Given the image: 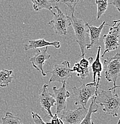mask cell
I'll list each match as a JSON object with an SVG mask.
<instances>
[{
  "label": "cell",
  "instance_id": "6da1fadb",
  "mask_svg": "<svg viewBox=\"0 0 120 124\" xmlns=\"http://www.w3.org/2000/svg\"><path fill=\"white\" fill-rule=\"evenodd\" d=\"M95 101L102 107L103 111L106 114L111 115L113 117L118 116L120 99L119 95L115 94V90L109 89L108 91H97L95 96Z\"/></svg>",
  "mask_w": 120,
  "mask_h": 124
},
{
  "label": "cell",
  "instance_id": "7a4b0ae2",
  "mask_svg": "<svg viewBox=\"0 0 120 124\" xmlns=\"http://www.w3.org/2000/svg\"><path fill=\"white\" fill-rule=\"evenodd\" d=\"M71 25L74 31L75 41L78 44L81 51V57H84L85 50L90 43V33L88 23L82 19L76 17L71 14Z\"/></svg>",
  "mask_w": 120,
  "mask_h": 124
},
{
  "label": "cell",
  "instance_id": "3957f363",
  "mask_svg": "<svg viewBox=\"0 0 120 124\" xmlns=\"http://www.w3.org/2000/svg\"><path fill=\"white\" fill-rule=\"evenodd\" d=\"M104 75L108 82H113V87L109 90H115L120 85H116V81L120 75V55L117 53L113 56L105 59L104 62Z\"/></svg>",
  "mask_w": 120,
  "mask_h": 124
},
{
  "label": "cell",
  "instance_id": "277c9868",
  "mask_svg": "<svg viewBox=\"0 0 120 124\" xmlns=\"http://www.w3.org/2000/svg\"><path fill=\"white\" fill-rule=\"evenodd\" d=\"M98 88L96 82H90L85 84H83L80 87L73 86L72 88L75 105H81L86 108L88 101L96 95Z\"/></svg>",
  "mask_w": 120,
  "mask_h": 124
},
{
  "label": "cell",
  "instance_id": "5b68a950",
  "mask_svg": "<svg viewBox=\"0 0 120 124\" xmlns=\"http://www.w3.org/2000/svg\"><path fill=\"white\" fill-rule=\"evenodd\" d=\"M55 8L56 9L57 13L53 12L52 10L50 11L53 15V18L48 24L52 27L56 34L58 35H66L68 28L71 25V17L61 11L58 6V4H56Z\"/></svg>",
  "mask_w": 120,
  "mask_h": 124
},
{
  "label": "cell",
  "instance_id": "8992f818",
  "mask_svg": "<svg viewBox=\"0 0 120 124\" xmlns=\"http://www.w3.org/2000/svg\"><path fill=\"white\" fill-rule=\"evenodd\" d=\"M120 20H113L108 33L103 36L104 44V50L102 57H104L106 53L115 50L120 46Z\"/></svg>",
  "mask_w": 120,
  "mask_h": 124
},
{
  "label": "cell",
  "instance_id": "52a82bcc",
  "mask_svg": "<svg viewBox=\"0 0 120 124\" xmlns=\"http://www.w3.org/2000/svg\"><path fill=\"white\" fill-rule=\"evenodd\" d=\"M51 73L50 78V83L58 82L62 83L64 81L73 77L74 72L70 68V63L68 61H64L60 64H56L51 71H47Z\"/></svg>",
  "mask_w": 120,
  "mask_h": 124
},
{
  "label": "cell",
  "instance_id": "ba28073f",
  "mask_svg": "<svg viewBox=\"0 0 120 124\" xmlns=\"http://www.w3.org/2000/svg\"><path fill=\"white\" fill-rule=\"evenodd\" d=\"M66 81L62 82L61 87H53V97L56 100V114L61 113L66 108V100L71 96V93L66 89Z\"/></svg>",
  "mask_w": 120,
  "mask_h": 124
},
{
  "label": "cell",
  "instance_id": "9c48e42d",
  "mask_svg": "<svg viewBox=\"0 0 120 124\" xmlns=\"http://www.w3.org/2000/svg\"><path fill=\"white\" fill-rule=\"evenodd\" d=\"M38 100L42 108L47 112L49 116L52 117L53 115L51 112V108L55 106L56 100L53 94L49 92L48 85L47 84H44L42 88L40 90Z\"/></svg>",
  "mask_w": 120,
  "mask_h": 124
},
{
  "label": "cell",
  "instance_id": "30bf717a",
  "mask_svg": "<svg viewBox=\"0 0 120 124\" xmlns=\"http://www.w3.org/2000/svg\"><path fill=\"white\" fill-rule=\"evenodd\" d=\"M87 110L86 108L80 107L75 110H69L63 112L60 119L64 124H80L86 116Z\"/></svg>",
  "mask_w": 120,
  "mask_h": 124
},
{
  "label": "cell",
  "instance_id": "8fae6325",
  "mask_svg": "<svg viewBox=\"0 0 120 124\" xmlns=\"http://www.w3.org/2000/svg\"><path fill=\"white\" fill-rule=\"evenodd\" d=\"M45 48H46L42 51L37 50L36 51L35 54L29 59V60L32 63L33 68L38 71H40L43 77H46L47 75V73L44 72L43 69L45 61L51 59V55L47 53V49H48L47 46Z\"/></svg>",
  "mask_w": 120,
  "mask_h": 124
},
{
  "label": "cell",
  "instance_id": "7c38bea8",
  "mask_svg": "<svg viewBox=\"0 0 120 124\" xmlns=\"http://www.w3.org/2000/svg\"><path fill=\"white\" fill-rule=\"evenodd\" d=\"M93 62V58L90 57L88 59L82 57L79 62H76L72 70L76 73L77 77H80L81 79H84L90 74L91 66Z\"/></svg>",
  "mask_w": 120,
  "mask_h": 124
},
{
  "label": "cell",
  "instance_id": "4fadbf2b",
  "mask_svg": "<svg viewBox=\"0 0 120 124\" xmlns=\"http://www.w3.org/2000/svg\"><path fill=\"white\" fill-rule=\"evenodd\" d=\"M48 46H53L58 49L60 47V43L59 41L48 42V41H46L44 39L40 38L38 39L29 40L28 44L24 45V51H27L31 49L40 48L46 47Z\"/></svg>",
  "mask_w": 120,
  "mask_h": 124
},
{
  "label": "cell",
  "instance_id": "5bb4252c",
  "mask_svg": "<svg viewBox=\"0 0 120 124\" xmlns=\"http://www.w3.org/2000/svg\"><path fill=\"white\" fill-rule=\"evenodd\" d=\"M100 51H101V46H98L97 53L96 59L94 62H92L91 68L93 71V82H96V85L99 87L100 83V79H101V73L102 72L103 66L101 62H100Z\"/></svg>",
  "mask_w": 120,
  "mask_h": 124
},
{
  "label": "cell",
  "instance_id": "9a60e30c",
  "mask_svg": "<svg viewBox=\"0 0 120 124\" xmlns=\"http://www.w3.org/2000/svg\"><path fill=\"white\" fill-rule=\"evenodd\" d=\"M104 25L109 26V24H106L105 22H103V23L99 27H96L95 26L89 25L88 23L89 33H90V43L87 47L86 48L87 50L92 48L95 44L99 42L102 31Z\"/></svg>",
  "mask_w": 120,
  "mask_h": 124
},
{
  "label": "cell",
  "instance_id": "2e32d148",
  "mask_svg": "<svg viewBox=\"0 0 120 124\" xmlns=\"http://www.w3.org/2000/svg\"><path fill=\"white\" fill-rule=\"evenodd\" d=\"M95 96L91 98V104L89 106L86 116L84 117L82 121L80 122V124H94L93 122H92V120H91V115H92L93 113L97 112L98 108H99V105L97 104L95 101Z\"/></svg>",
  "mask_w": 120,
  "mask_h": 124
},
{
  "label": "cell",
  "instance_id": "e0dca14e",
  "mask_svg": "<svg viewBox=\"0 0 120 124\" xmlns=\"http://www.w3.org/2000/svg\"><path fill=\"white\" fill-rule=\"evenodd\" d=\"M13 70L2 69L0 70V88L7 87L11 83L13 78L11 77Z\"/></svg>",
  "mask_w": 120,
  "mask_h": 124
},
{
  "label": "cell",
  "instance_id": "ac0fdd59",
  "mask_svg": "<svg viewBox=\"0 0 120 124\" xmlns=\"http://www.w3.org/2000/svg\"><path fill=\"white\" fill-rule=\"evenodd\" d=\"M33 3V8L35 11H39L42 9L51 11L53 9V4L49 0H31Z\"/></svg>",
  "mask_w": 120,
  "mask_h": 124
},
{
  "label": "cell",
  "instance_id": "d6986e66",
  "mask_svg": "<svg viewBox=\"0 0 120 124\" xmlns=\"http://www.w3.org/2000/svg\"><path fill=\"white\" fill-rule=\"evenodd\" d=\"M1 124H23L21 119L13 115L10 112H7L4 117L2 118Z\"/></svg>",
  "mask_w": 120,
  "mask_h": 124
},
{
  "label": "cell",
  "instance_id": "ffe728a7",
  "mask_svg": "<svg viewBox=\"0 0 120 124\" xmlns=\"http://www.w3.org/2000/svg\"><path fill=\"white\" fill-rule=\"evenodd\" d=\"M96 4L97 7V19L98 20L101 17L108 8V0H96Z\"/></svg>",
  "mask_w": 120,
  "mask_h": 124
},
{
  "label": "cell",
  "instance_id": "44dd1931",
  "mask_svg": "<svg viewBox=\"0 0 120 124\" xmlns=\"http://www.w3.org/2000/svg\"><path fill=\"white\" fill-rule=\"evenodd\" d=\"M79 1L80 0H59V2H62L68 6L71 11V14H74L75 8Z\"/></svg>",
  "mask_w": 120,
  "mask_h": 124
},
{
  "label": "cell",
  "instance_id": "7402d4cb",
  "mask_svg": "<svg viewBox=\"0 0 120 124\" xmlns=\"http://www.w3.org/2000/svg\"><path fill=\"white\" fill-rule=\"evenodd\" d=\"M31 115L34 124H48L47 122H45L43 121V119L41 118V116L38 113H35L34 112H32Z\"/></svg>",
  "mask_w": 120,
  "mask_h": 124
},
{
  "label": "cell",
  "instance_id": "603a6c76",
  "mask_svg": "<svg viewBox=\"0 0 120 124\" xmlns=\"http://www.w3.org/2000/svg\"><path fill=\"white\" fill-rule=\"evenodd\" d=\"M48 124H64L61 119L59 118L57 116V114H55L51 117V122H47Z\"/></svg>",
  "mask_w": 120,
  "mask_h": 124
},
{
  "label": "cell",
  "instance_id": "cb8c5ba5",
  "mask_svg": "<svg viewBox=\"0 0 120 124\" xmlns=\"http://www.w3.org/2000/svg\"><path fill=\"white\" fill-rule=\"evenodd\" d=\"M120 0H113V1L111 2L108 3V5H113L117 9L118 11H120Z\"/></svg>",
  "mask_w": 120,
  "mask_h": 124
},
{
  "label": "cell",
  "instance_id": "d4e9b609",
  "mask_svg": "<svg viewBox=\"0 0 120 124\" xmlns=\"http://www.w3.org/2000/svg\"><path fill=\"white\" fill-rule=\"evenodd\" d=\"M50 1V2H51V4H55V5L56 4H58V2H59V0H49Z\"/></svg>",
  "mask_w": 120,
  "mask_h": 124
},
{
  "label": "cell",
  "instance_id": "484cf974",
  "mask_svg": "<svg viewBox=\"0 0 120 124\" xmlns=\"http://www.w3.org/2000/svg\"><path fill=\"white\" fill-rule=\"evenodd\" d=\"M117 124H120V120H118V122H117Z\"/></svg>",
  "mask_w": 120,
  "mask_h": 124
},
{
  "label": "cell",
  "instance_id": "4316f807",
  "mask_svg": "<svg viewBox=\"0 0 120 124\" xmlns=\"http://www.w3.org/2000/svg\"><path fill=\"white\" fill-rule=\"evenodd\" d=\"M0 124H1V123H0Z\"/></svg>",
  "mask_w": 120,
  "mask_h": 124
}]
</instances>
